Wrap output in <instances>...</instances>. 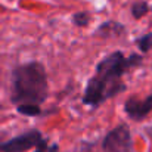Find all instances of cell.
<instances>
[{"mask_svg":"<svg viewBox=\"0 0 152 152\" xmlns=\"http://www.w3.org/2000/svg\"><path fill=\"white\" fill-rule=\"evenodd\" d=\"M142 58L139 55H132L126 58L121 52H114L103 58L98 68L96 74L89 80L83 102L90 108H98L101 103L118 95L126 89L123 83V75L133 66L139 65Z\"/></svg>","mask_w":152,"mask_h":152,"instance_id":"cell-1","label":"cell"},{"mask_svg":"<svg viewBox=\"0 0 152 152\" xmlns=\"http://www.w3.org/2000/svg\"><path fill=\"white\" fill-rule=\"evenodd\" d=\"M37 149L34 152H58V145L55 143V145H49L48 142H46V139H43V142L39 145V146H36Z\"/></svg>","mask_w":152,"mask_h":152,"instance_id":"cell-10","label":"cell"},{"mask_svg":"<svg viewBox=\"0 0 152 152\" xmlns=\"http://www.w3.org/2000/svg\"><path fill=\"white\" fill-rule=\"evenodd\" d=\"M121 33H124V27L121 24H117V22H106L96 31V34H102V36H111V34L117 36Z\"/></svg>","mask_w":152,"mask_h":152,"instance_id":"cell-6","label":"cell"},{"mask_svg":"<svg viewBox=\"0 0 152 152\" xmlns=\"http://www.w3.org/2000/svg\"><path fill=\"white\" fill-rule=\"evenodd\" d=\"M48 98V77L39 62H28L15 68L12 74V102L16 106H39Z\"/></svg>","mask_w":152,"mask_h":152,"instance_id":"cell-2","label":"cell"},{"mask_svg":"<svg viewBox=\"0 0 152 152\" xmlns=\"http://www.w3.org/2000/svg\"><path fill=\"white\" fill-rule=\"evenodd\" d=\"M146 133H148V136L152 137V127H148V129H146Z\"/></svg>","mask_w":152,"mask_h":152,"instance_id":"cell-12","label":"cell"},{"mask_svg":"<svg viewBox=\"0 0 152 152\" xmlns=\"http://www.w3.org/2000/svg\"><path fill=\"white\" fill-rule=\"evenodd\" d=\"M43 142V136L37 130H30L7 142L0 143V152H25Z\"/></svg>","mask_w":152,"mask_h":152,"instance_id":"cell-4","label":"cell"},{"mask_svg":"<svg viewBox=\"0 0 152 152\" xmlns=\"http://www.w3.org/2000/svg\"><path fill=\"white\" fill-rule=\"evenodd\" d=\"M74 22H75L77 25H80V27L87 25V22H89V13H86V12L75 13V15H74Z\"/></svg>","mask_w":152,"mask_h":152,"instance_id":"cell-11","label":"cell"},{"mask_svg":"<svg viewBox=\"0 0 152 152\" xmlns=\"http://www.w3.org/2000/svg\"><path fill=\"white\" fill-rule=\"evenodd\" d=\"M148 9H149V6L145 1H136L132 7V13H133L134 18H142L148 12Z\"/></svg>","mask_w":152,"mask_h":152,"instance_id":"cell-7","label":"cell"},{"mask_svg":"<svg viewBox=\"0 0 152 152\" xmlns=\"http://www.w3.org/2000/svg\"><path fill=\"white\" fill-rule=\"evenodd\" d=\"M18 112H21V114H24V115H31V117H34V115H39L42 111H40L39 106L24 105V106H18Z\"/></svg>","mask_w":152,"mask_h":152,"instance_id":"cell-8","label":"cell"},{"mask_svg":"<svg viewBox=\"0 0 152 152\" xmlns=\"http://www.w3.org/2000/svg\"><path fill=\"white\" fill-rule=\"evenodd\" d=\"M124 111L132 120H143L152 111V95L146 96L145 99H137L136 96L129 98L124 102Z\"/></svg>","mask_w":152,"mask_h":152,"instance_id":"cell-5","label":"cell"},{"mask_svg":"<svg viewBox=\"0 0 152 152\" xmlns=\"http://www.w3.org/2000/svg\"><path fill=\"white\" fill-rule=\"evenodd\" d=\"M102 148L105 152H133L130 129L126 124H121L111 130L103 139Z\"/></svg>","mask_w":152,"mask_h":152,"instance_id":"cell-3","label":"cell"},{"mask_svg":"<svg viewBox=\"0 0 152 152\" xmlns=\"http://www.w3.org/2000/svg\"><path fill=\"white\" fill-rule=\"evenodd\" d=\"M137 46L143 52L149 50V48L152 46V34H146V36H143L142 39H139V40H137Z\"/></svg>","mask_w":152,"mask_h":152,"instance_id":"cell-9","label":"cell"}]
</instances>
